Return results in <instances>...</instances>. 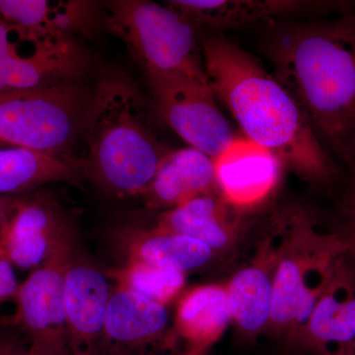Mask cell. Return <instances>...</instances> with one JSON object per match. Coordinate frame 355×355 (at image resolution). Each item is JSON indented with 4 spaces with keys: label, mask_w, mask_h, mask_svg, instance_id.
Returning <instances> with one entry per match:
<instances>
[{
    "label": "cell",
    "mask_w": 355,
    "mask_h": 355,
    "mask_svg": "<svg viewBox=\"0 0 355 355\" xmlns=\"http://www.w3.org/2000/svg\"><path fill=\"white\" fill-rule=\"evenodd\" d=\"M266 53L324 146L349 164L355 154V6L331 20L279 26Z\"/></svg>",
    "instance_id": "6da1fadb"
},
{
    "label": "cell",
    "mask_w": 355,
    "mask_h": 355,
    "mask_svg": "<svg viewBox=\"0 0 355 355\" xmlns=\"http://www.w3.org/2000/svg\"><path fill=\"white\" fill-rule=\"evenodd\" d=\"M205 76L244 137L303 176L326 180L334 163L298 105L261 62L221 36L203 41Z\"/></svg>",
    "instance_id": "7a4b0ae2"
},
{
    "label": "cell",
    "mask_w": 355,
    "mask_h": 355,
    "mask_svg": "<svg viewBox=\"0 0 355 355\" xmlns=\"http://www.w3.org/2000/svg\"><path fill=\"white\" fill-rule=\"evenodd\" d=\"M151 100L121 69L103 70L84 123L83 170L109 193L142 195L169 153L156 130Z\"/></svg>",
    "instance_id": "3957f363"
},
{
    "label": "cell",
    "mask_w": 355,
    "mask_h": 355,
    "mask_svg": "<svg viewBox=\"0 0 355 355\" xmlns=\"http://www.w3.org/2000/svg\"><path fill=\"white\" fill-rule=\"evenodd\" d=\"M92 95L81 81L0 95V146L72 159Z\"/></svg>",
    "instance_id": "277c9868"
},
{
    "label": "cell",
    "mask_w": 355,
    "mask_h": 355,
    "mask_svg": "<svg viewBox=\"0 0 355 355\" xmlns=\"http://www.w3.org/2000/svg\"><path fill=\"white\" fill-rule=\"evenodd\" d=\"M110 31L125 44L146 76H205L196 27L167 6L146 0H114L103 8Z\"/></svg>",
    "instance_id": "5b68a950"
},
{
    "label": "cell",
    "mask_w": 355,
    "mask_h": 355,
    "mask_svg": "<svg viewBox=\"0 0 355 355\" xmlns=\"http://www.w3.org/2000/svg\"><path fill=\"white\" fill-rule=\"evenodd\" d=\"M91 67L76 40L44 36L0 19V95L81 81Z\"/></svg>",
    "instance_id": "8992f818"
},
{
    "label": "cell",
    "mask_w": 355,
    "mask_h": 355,
    "mask_svg": "<svg viewBox=\"0 0 355 355\" xmlns=\"http://www.w3.org/2000/svg\"><path fill=\"white\" fill-rule=\"evenodd\" d=\"M76 242L70 224L48 258L20 284L14 324L27 336L33 355H69L64 282Z\"/></svg>",
    "instance_id": "52a82bcc"
},
{
    "label": "cell",
    "mask_w": 355,
    "mask_h": 355,
    "mask_svg": "<svg viewBox=\"0 0 355 355\" xmlns=\"http://www.w3.org/2000/svg\"><path fill=\"white\" fill-rule=\"evenodd\" d=\"M147 77L154 108L190 147L216 158L235 139L207 77L182 73Z\"/></svg>",
    "instance_id": "ba28073f"
},
{
    "label": "cell",
    "mask_w": 355,
    "mask_h": 355,
    "mask_svg": "<svg viewBox=\"0 0 355 355\" xmlns=\"http://www.w3.org/2000/svg\"><path fill=\"white\" fill-rule=\"evenodd\" d=\"M77 250L64 282L69 355H108L105 321L112 289L102 270Z\"/></svg>",
    "instance_id": "9c48e42d"
},
{
    "label": "cell",
    "mask_w": 355,
    "mask_h": 355,
    "mask_svg": "<svg viewBox=\"0 0 355 355\" xmlns=\"http://www.w3.org/2000/svg\"><path fill=\"white\" fill-rule=\"evenodd\" d=\"M214 163L217 191L237 209L265 200L279 183L284 166L272 151L245 137H236Z\"/></svg>",
    "instance_id": "30bf717a"
},
{
    "label": "cell",
    "mask_w": 355,
    "mask_h": 355,
    "mask_svg": "<svg viewBox=\"0 0 355 355\" xmlns=\"http://www.w3.org/2000/svg\"><path fill=\"white\" fill-rule=\"evenodd\" d=\"M164 305L116 286L112 289L105 336L108 355H149L167 336Z\"/></svg>",
    "instance_id": "8fae6325"
},
{
    "label": "cell",
    "mask_w": 355,
    "mask_h": 355,
    "mask_svg": "<svg viewBox=\"0 0 355 355\" xmlns=\"http://www.w3.org/2000/svg\"><path fill=\"white\" fill-rule=\"evenodd\" d=\"M70 224L55 203L42 198H19L0 225V246L13 266L38 268Z\"/></svg>",
    "instance_id": "7c38bea8"
},
{
    "label": "cell",
    "mask_w": 355,
    "mask_h": 355,
    "mask_svg": "<svg viewBox=\"0 0 355 355\" xmlns=\"http://www.w3.org/2000/svg\"><path fill=\"white\" fill-rule=\"evenodd\" d=\"M166 6L183 15L196 28L231 29L275 16L310 11H343L350 2L299 0H171Z\"/></svg>",
    "instance_id": "4fadbf2b"
},
{
    "label": "cell",
    "mask_w": 355,
    "mask_h": 355,
    "mask_svg": "<svg viewBox=\"0 0 355 355\" xmlns=\"http://www.w3.org/2000/svg\"><path fill=\"white\" fill-rule=\"evenodd\" d=\"M214 158L193 148L169 151L144 193L149 209H175L216 190Z\"/></svg>",
    "instance_id": "5bb4252c"
},
{
    "label": "cell",
    "mask_w": 355,
    "mask_h": 355,
    "mask_svg": "<svg viewBox=\"0 0 355 355\" xmlns=\"http://www.w3.org/2000/svg\"><path fill=\"white\" fill-rule=\"evenodd\" d=\"M96 6L81 0H0V19L53 38L74 39L94 25Z\"/></svg>",
    "instance_id": "9a60e30c"
},
{
    "label": "cell",
    "mask_w": 355,
    "mask_h": 355,
    "mask_svg": "<svg viewBox=\"0 0 355 355\" xmlns=\"http://www.w3.org/2000/svg\"><path fill=\"white\" fill-rule=\"evenodd\" d=\"M236 209L216 189L163 212L157 227L189 236L214 252L220 251L234 237Z\"/></svg>",
    "instance_id": "2e32d148"
},
{
    "label": "cell",
    "mask_w": 355,
    "mask_h": 355,
    "mask_svg": "<svg viewBox=\"0 0 355 355\" xmlns=\"http://www.w3.org/2000/svg\"><path fill=\"white\" fill-rule=\"evenodd\" d=\"M230 321L227 288L210 284L184 294L178 305L175 328L187 349H209Z\"/></svg>",
    "instance_id": "e0dca14e"
},
{
    "label": "cell",
    "mask_w": 355,
    "mask_h": 355,
    "mask_svg": "<svg viewBox=\"0 0 355 355\" xmlns=\"http://www.w3.org/2000/svg\"><path fill=\"white\" fill-rule=\"evenodd\" d=\"M128 261L186 273L207 265L214 252L205 243L165 229L130 231Z\"/></svg>",
    "instance_id": "ac0fdd59"
},
{
    "label": "cell",
    "mask_w": 355,
    "mask_h": 355,
    "mask_svg": "<svg viewBox=\"0 0 355 355\" xmlns=\"http://www.w3.org/2000/svg\"><path fill=\"white\" fill-rule=\"evenodd\" d=\"M313 273L302 259L287 257L279 261L272 279L270 324L279 329L308 324L318 302Z\"/></svg>",
    "instance_id": "d6986e66"
},
{
    "label": "cell",
    "mask_w": 355,
    "mask_h": 355,
    "mask_svg": "<svg viewBox=\"0 0 355 355\" xmlns=\"http://www.w3.org/2000/svg\"><path fill=\"white\" fill-rule=\"evenodd\" d=\"M83 162L19 148H0V197L42 184L67 181L83 170Z\"/></svg>",
    "instance_id": "ffe728a7"
},
{
    "label": "cell",
    "mask_w": 355,
    "mask_h": 355,
    "mask_svg": "<svg viewBox=\"0 0 355 355\" xmlns=\"http://www.w3.org/2000/svg\"><path fill=\"white\" fill-rule=\"evenodd\" d=\"M272 279L261 266L239 270L227 287L232 320L246 335H256L270 324Z\"/></svg>",
    "instance_id": "44dd1931"
},
{
    "label": "cell",
    "mask_w": 355,
    "mask_h": 355,
    "mask_svg": "<svg viewBox=\"0 0 355 355\" xmlns=\"http://www.w3.org/2000/svg\"><path fill=\"white\" fill-rule=\"evenodd\" d=\"M114 275L119 286L164 306L176 297L186 284V273L139 261H128Z\"/></svg>",
    "instance_id": "7402d4cb"
},
{
    "label": "cell",
    "mask_w": 355,
    "mask_h": 355,
    "mask_svg": "<svg viewBox=\"0 0 355 355\" xmlns=\"http://www.w3.org/2000/svg\"><path fill=\"white\" fill-rule=\"evenodd\" d=\"M307 326V338L316 345L347 343L355 338V298L340 300L329 294L318 301Z\"/></svg>",
    "instance_id": "603a6c76"
},
{
    "label": "cell",
    "mask_w": 355,
    "mask_h": 355,
    "mask_svg": "<svg viewBox=\"0 0 355 355\" xmlns=\"http://www.w3.org/2000/svg\"><path fill=\"white\" fill-rule=\"evenodd\" d=\"M20 284L14 272V266L3 248L0 246V303L15 298Z\"/></svg>",
    "instance_id": "cb8c5ba5"
},
{
    "label": "cell",
    "mask_w": 355,
    "mask_h": 355,
    "mask_svg": "<svg viewBox=\"0 0 355 355\" xmlns=\"http://www.w3.org/2000/svg\"><path fill=\"white\" fill-rule=\"evenodd\" d=\"M0 355H33L31 349L13 336L0 338Z\"/></svg>",
    "instance_id": "d4e9b609"
},
{
    "label": "cell",
    "mask_w": 355,
    "mask_h": 355,
    "mask_svg": "<svg viewBox=\"0 0 355 355\" xmlns=\"http://www.w3.org/2000/svg\"><path fill=\"white\" fill-rule=\"evenodd\" d=\"M19 198L13 197H0V225L9 214L12 212Z\"/></svg>",
    "instance_id": "484cf974"
},
{
    "label": "cell",
    "mask_w": 355,
    "mask_h": 355,
    "mask_svg": "<svg viewBox=\"0 0 355 355\" xmlns=\"http://www.w3.org/2000/svg\"><path fill=\"white\" fill-rule=\"evenodd\" d=\"M350 168H352V209H354V212L355 214V154L354 157H352V160L349 163Z\"/></svg>",
    "instance_id": "4316f807"
},
{
    "label": "cell",
    "mask_w": 355,
    "mask_h": 355,
    "mask_svg": "<svg viewBox=\"0 0 355 355\" xmlns=\"http://www.w3.org/2000/svg\"><path fill=\"white\" fill-rule=\"evenodd\" d=\"M209 349H187L181 354L178 355H207Z\"/></svg>",
    "instance_id": "83f0119b"
}]
</instances>
